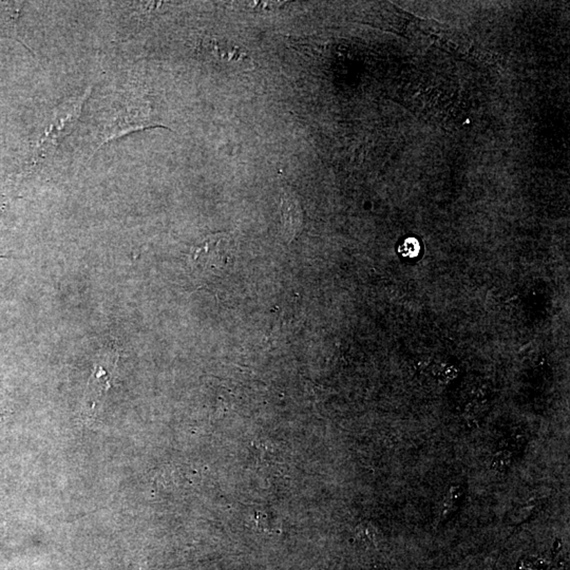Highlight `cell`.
Listing matches in <instances>:
<instances>
[{
	"mask_svg": "<svg viewBox=\"0 0 570 570\" xmlns=\"http://www.w3.org/2000/svg\"><path fill=\"white\" fill-rule=\"evenodd\" d=\"M235 258V242L229 236H209L193 251V267L206 279H213L225 273Z\"/></svg>",
	"mask_w": 570,
	"mask_h": 570,
	"instance_id": "cell-1",
	"label": "cell"
},
{
	"mask_svg": "<svg viewBox=\"0 0 570 570\" xmlns=\"http://www.w3.org/2000/svg\"><path fill=\"white\" fill-rule=\"evenodd\" d=\"M151 127L163 126L159 125L152 120L149 104L140 99H128L117 114V117H114L111 125L106 128V135L99 147L111 140L127 135L129 132Z\"/></svg>",
	"mask_w": 570,
	"mask_h": 570,
	"instance_id": "cell-2",
	"label": "cell"
},
{
	"mask_svg": "<svg viewBox=\"0 0 570 570\" xmlns=\"http://www.w3.org/2000/svg\"><path fill=\"white\" fill-rule=\"evenodd\" d=\"M90 91L81 99L74 102L69 108L61 110V113L56 114L55 119L46 131L45 137H41V143L38 144V150L35 153V161H41L48 157V153L53 152L54 147L57 145L61 137H65L72 129L74 122L79 117L84 102L87 99Z\"/></svg>",
	"mask_w": 570,
	"mask_h": 570,
	"instance_id": "cell-3",
	"label": "cell"
},
{
	"mask_svg": "<svg viewBox=\"0 0 570 570\" xmlns=\"http://www.w3.org/2000/svg\"><path fill=\"white\" fill-rule=\"evenodd\" d=\"M465 491L464 486H450L441 503L437 524H443L444 522L449 520L453 515L454 512L459 509V505L463 501L464 495H465Z\"/></svg>",
	"mask_w": 570,
	"mask_h": 570,
	"instance_id": "cell-4",
	"label": "cell"
},
{
	"mask_svg": "<svg viewBox=\"0 0 570 570\" xmlns=\"http://www.w3.org/2000/svg\"><path fill=\"white\" fill-rule=\"evenodd\" d=\"M282 220L287 231L292 235L300 231L301 227V209L295 200L291 198H284L282 200Z\"/></svg>",
	"mask_w": 570,
	"mask_h": 570,
	"instance_id": "cell-5",
	"label": "cell"
},
{
	"mask_svg": "<svg viewBox=\"0 0 570 570\" xmlns=\"http://www.w3.org/2000/svg\"><path fill=\"white\" fill-rule=\"evenodd\" d=\"M379 531L371 523H361L356 527L355 540L367 546H377L379 543Z\"/></svg>",
	"mask_w": 570,
	"mask_h": 570,
	"instance_id": "cell-6",
	"label": "cell"
},
{
	"mask_svg": "<svg viewBox=\"0 0 570 570\" xmlns=\"http://www.w3.org/2000/svg\"><path fill=\"white\" fill-rule=\"evenodd\" d=\"M512 452L509 450L504 449L497 452L494 456L493 462H492V469L505 470L509 467L511 464Z\"/></svg>",
	"mask_w": 570,
	"mask_h": 570,
	"instance_id": "cell-7",
	"label": "cell"
},
{
	"mask_svg": "<svg viewBox=\"0 0 570 570\" xmlns=\"http://www.w3.org/2000/svg\"><path fill=\"white\" fill-rule=\"evenodd\" d=\"M419 251H421V246H419L417 240L413 239V238H409V239L406 240L403 245L399 247V253H401L403 257H417Z\"/></svg>",
	"mask_w": 570,
	"mask_h": 570,
	"instance_id": "cell-8",
	"label": "cell"
},
{
	"mask_svg": "<svg viewBox=\"0 0 570 570\" xmlns=\"http://www.w3.org/2000/svg\"><path fill=\"white\" fill-rule=\"evenodd\" d=\"M1 258H3V257H0V259H1Z\"/></svg>",
	"mask_w": 570,
	"mask_h": 570,
	"instance_id": "cell-9",
	"label": "cell"
},
{
	"mask_svg": "<svg viewBox=\"0 0 570 570\" xmlns=\"http://www.w3.org/2000/svg\"><path fill=\"white\" fill-rule=\"evenodd\" d=\"M140 570H142L141 568H140Z\"/></svg>",
	"mask_w": 570,
	"mask_h": 570,
	"instance_id": "cell-10",
	"label": "cell"
}]
</instances>
